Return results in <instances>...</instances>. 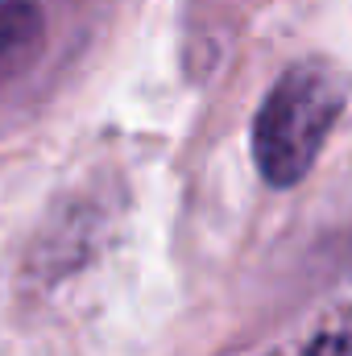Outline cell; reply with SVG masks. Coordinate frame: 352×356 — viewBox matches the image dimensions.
I'll return each instance as SVG.
<instances>
[{
    "label": "cell",
    "instance_id": "7a4b0ae2",
    "mask_svg": "<svg viewBox=\"0 0 352 356\" xmlns=\"http://www.w3.org/2000/svg\"><path fill=\"white\" fill-rule=\"evenodd\" d=\"M42 38V17L25 0H0V79H8Z\"/></svg>",
    "mask_w": 352,
    "mask_h": 356
},
{
    "label": "cell",
    "instance_id": "6da1fadb",
    "mask_svg": "<svg viewBox=\"0 0 352 356\" xmlns=\"http://www.w3.org/2000/svg\"><path fill=\"white\" fill-rule=\"evenodd\" d=\"M344 79L328 63L290 67L253 120V158L269 186H294L315 166L344 108Z\"/></svg>",
    "mask_w": 352,
    "mask_h": 356
}]
</instances>
